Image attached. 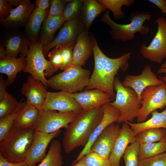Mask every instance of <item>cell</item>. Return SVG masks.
Masks as SVG:
<instances>
[{
	"label": "cell",
	"instance_id": "33",
	"mask_svg": "<svg viewBox=\"0 0 166 166\" xmlns=\"http://www.w3.org/2000/svg\"><path fill=\"white\" fill-rule=\"evenodd\" d=\"M166 144V138L156 142L140 144L138 153L139 160L165 153Z\"/></svg>",
	"mask_w": 166,
	"mask_h": 166
},
{
	"label": "cell",
	"instance_id": "27",
	"mask_svg": "<svg viewBox=\"0 0 166 166\" xmlns=\"http://www.w3.org/2000/svg\"><path fill=\"white\" fill-rule=\"evenodd\" d=\"M48 10H42L35 7L25 26L24 32L30 41L38 40L41 24L48 14Z\"/></svg>",
	"mask_w": 166,
	"mask_h": 166
},
{
	"label": "cell",
	"instance_id": "51",
	"mask_svg": "<svg viewBox=\"0 0 166 166\" xmlns=\"http://www.w3.org/2000/svg\"><path fill=\"white\" fill-rule=\"evenodd\" d=\"M165 153H166V146H165Z\"/></svg>",
	"mask_w": 166,
	"mask_h": 166
},
{
	"label": "cell",
	"instance_id": "48",
	"mask_svg": "<svg viewBox=\"0 0 166 166\" xmlns=\"http://www.w3.org/2000/svg\"><path fill=\"white\" fill-rule=\"evenodd\" d=\"M5 49L4 48V46L1 43L0 44V58L2 60L6 58L7 57Z\"/></svg>",
	"mask_w": 166,
	"mask_h": 166
},
{
	"label": "cell",
	"instance_id": "5",
	"mask_svg": "<svg viewBox=\"0 0 166 166\" xmlns=\"http://www.w3.org/2000/svg\"><path fill=\"white\" fill-rule=\"evenodd\" d=\"M90 71L72 65L47 80V87L69 94L82 92L88 85Z\"/></svg>",
	"mask_w": 166,
	"mask_h": 166
},
{
	"label": "cell",
	"instance_id": "20",
	"mask_svg": "<svg viewBox=\"0 0 166 166\" xmlns=\"http://www.w3.org/2000/svg\"><path fill=\"white\" fill-rule=\"evenodd\" d=\"M47 88L31 75L24 83L21 93L26 97V102L40 109L42 107L46 97Z\"/></svg>",
	"mask_w": 166,
	"mask_h": 166
},
{
	"label": "cell",
	"instance_id": "42",
	"mask_svg": "<svg viewBox=\"0 0 166 166\" xmlns=\"http://www.w3.org/2000/svg\"><path fill=\"white\" fill-rule=\"evenodd\" d=\"M0 166H31L25 162L14 163L9 162L0 155Z\"/></svg>",
	"mask_w": 166,
	"mask_h": 166
},
{
	"label": "cell",
	"instance_id": "29",
	"mask_svg": "<svg viewBox=\"0 0 166 166\" xmlns=\"http://www.w3.org/2000/svg\"><path fill=\"white\" fill-rule=\"evenodd\" d=\"M41 110L27 103L26 101L14 126L21 128L35 127Z\"/></svg>",
	"mask_w": 166,
	"mask_h": 166
},
{
	"label": "cell",
	"instance_id": "46",
	"mask_svg": "<svg viewBox=\"0 0 166 166\" xmlns=\"http://www.w3.org/2000/svg\"><path fill=\"white\" fill-rule=\"evenodd\" d=\"M157 73L158 74H164L166 76V62L163 63L158 69Z\"/></svg>",
	"mask_w": 166,
	"mask_h": 166
},
{
	"label": "cell",
	"instance_id": "6",
	"mask_svg": "<svg viewBox=\"0 0 166 166\" xmlns=\"http://www.w3.org/2000/svg\"><path fill=\"white\" fill-rule=\"evenodd\" d=\"M113 88L116 91L115 99L109 103L120 112L117 122H132L141 106L137 94L132 89L124 87L117 77L114 80Z\"/></svg>",
	"mask_w": 166,
	"mask_h": 166
},
{
	"label": "cell",
	"instance_id": "13",
	"mask_svg": "<svg viewBox=\"0 0 166 166\" xmlns=\"http://www.w3.org/2000/svg\"><path fill=\"white\" fill-rule=\"evenodd\" d=\"M42 109L58 111L61 113H79L82 109L69 93L61 91L54 92L47 91Z\"/></svg>",
	"mask_w": 166,
	"mask_h": 166
},
{
	"label": "cell",
	"instance_id": "4",
	"mask_svg": "<svg viewBox=\"0 0 166 166\" xmlns=\"http://www.w3.org/2000/svg\"><path fill=\"white\" fill-rule=\"evenodd\" d=\"M109 13V10L106 11L101 21L110 27V34L112 38L117 41L125 42L131 40L136 33L144 35L149 32L148 27L144 25V22L149 21L151 18V15L148 12L136 11L131 13L129 16L130 22L124 24L114 22L110 17Z\"/></svg>",
	"mask_w": 166,
	"mask_h": 166
},
{
	"label": "cell",
	"instance_id": "45",
	"mask_svg": "<svg viewBox=\"0 0 166 166\" xmlns=\"http://www.w3.org/2000/svg\"><path fill=\"white\" fill-rule=\"evenodd\" d=\"M9 85L6 80H5L2 74L0 76V99H1L6 92V89Z\"/></svg>",
	"mask_w": 166,
	"mask_h": 166
},
{
	"label": "cell",
	"instance_id": "38",
	"mask_svg": "<svg viewBox=\"0 0 166 166\" xmlns=\"http://www.w3.org/2000/svg\"><path fill=\"white\" fill-rule=\"evenodd\" d=\"M84 157L87 166H111L108 160L96 152H89Z\"/></svg>",
	"mask_w": 166,
	"mask_h": 166
},
{
	"label": "cell",
	"instance_id": "9",
	"mask_svg": "<svg viewBox=\"0 0 166 166\" xmlns=\"http://www.w3.org/2000/svg\"><path fill=\"white\" fill-rule=\"evenodd\" d=\"M158 28L149 45L142 44L140 52L145 58L153 62L160 64L166 58V20L163 17L158 18Z\"/></svg>",
	"mask_w": 166,
	"mask_h": 166
},
{
	"label": "cell",
	"instance_id": "21",
	"mask_svg": "<svg viewBox=\"0 0 166 166\" xmlns=\"http://www.w3.org/2000/svg\"><path fill=\"white\" fill-rule=\"evenodd\" d=\"M136 141L133 131L127 123H123L121 132L108 159L111 166H121V159L127 147Z\"/></svg>",
	"mask_w": 166,
	"mask_h": 166
},
{
	"label": "cell",
	"instance_id": "10",
	"mask_svg": "<svg viewBox=\"0 0 166 166\" xmlns=\"http://www.w3.org/2000/svg\"><path fill=\"white\" fill-rule=\"evenodd\" d=\"M78 113L74 112L61 113L42 109L35 126L36 130L43 132L51 133L61 128L66 129Z\"/></svg>",
	"mask_w": 166,
	"mask_h": 166
},
{
	"label": "cell",
	"instance_id": "37",
	"mask_svg": "<svg viewBox=\"0 0 166 166\" xmlns=\"http://www.w3.org/2000/svg\"><path fill=\"white\" fill-rule=\"evenodd\" d=\"M139 145L136 141L128 146L122 156L125 166H137L139 160L138 157Z\"/></svg>",
	"mask_w": 166,
	"mask_h": 166
},
{
	"label": "cell",
	"instance_id": "12",
	"mask_svg": "<svg viewBox=\"0 0 166 166\" xmlns=\"http://www.w3.org/2000/svg\"><path fill=\"white\" fill-rule=\"evenodd\" d=\"M59 129L51 133H46L36 130L32 143L28 149L25 162L32 166L42 161L45 157L46 148L51 141L61 133Z\"/></svg>",
	"mask_w": 166,
	"mask_h": 166
},
{
	"label": "cell",
	"instance_id": "35",
	"mask_svg": "<svg viewBox=\"0 0 166 166\" xmlns=\"http://www.w3.org/2000/svg\"><path fill=\"white\" fill-rule=\"evenodd\" d=\"M84 0H72L67 3L62 16L64 22L79 17L83 8Z\"/></svg>",
	"mask_w": 166,
	"mask_h": 166
},
{
	"label": "cell",
	"instance_id": "23",
	"mask_svg": "<svg viewBox=\"0 0 166 166\" xmlns=\"http://www.w3.org/2000/svg\"><path fill=\"white\" fill-rule=\"evenodd\" d=\"M74 44H65L56 46L49 52V61L55 72L64 70L72 65Z\"/></svg>",
	"mask_w": 166,
	"mask_h": 166
},
{
	"label": "cell",
	"instance_id": "40",
	"mask_svg": "<svg viewBox=\"0 0 166 166\" xmlns=\"http://www.w3.org/2000/svg\"><path fill=\"white\" fill-rule=\"evenodd\" d=\"M67 3V0H50V6L48 16H62Z\"/></svg>",
	"mask_w": 166,
	"mask_h": 166
},
{
	"label": "cell",
	"instance_id": "2",
	"mask_svg": "<svg viewBox=\"0 0 166 166\" xmlns=\"http://www.w3.org/2000/svg\"><path fill=\"white\" fill-rule=\"evenodd\" d=\"M102 106L88 110H82L66 128L62 140L64 151L71 152L79 147H84L103 115Z\"/></svg>",
	"mask_w": 166,
	"mask_h": 166
},
{
	"label": "cell",
	"instance_id": "24",
	"mask_svg": "<svg viewBox=\"0 0 166 166\" xmlns=\"http://www.w3.org/2000/svg\"><path fill=\"white\" fill-rule=\"evenodd\" d=\"M26 65V57L22 56L15 58L7 57L0 60V73L7 76L6 81L9 86L13 83L18 73L24 70Z\"/></svg>",
	"mask_w": 166,
	"mask_h": 166
},
{
	"label": "cell",
	"instance_id": "44",
	"mask_svg": "<svg viewBox=\"0 0 166 166\" xmlns=\"http://www.w3.org/2000/svg\"><path fill=\"white\" fill-rule=\"evenodd\" d=\"M148 1L158 7L163 13L166 14V0H149Z\"/></svg>",
	"mask_w": 166,
	"mask_h": 166
},
{
	"label": "cell",
	"instance_id": "25",
	"mask_svg": "<svg viewBox=\"0 0 166 166\" xmlns=\"http://www.w3.org/2000/svg\"><path fill=\"white\" fill-rule=\"evenodd\" d=\"M64 23L61 16H47L41 28L38 40L43 48L53 41L55 33Z\"/></svg>",
	"mask_w": 166,
	"mask_h": 166
},
{
	"label": "cell",
	"instance_id": "3",
	"mask_svg": "<svg viewBox=\"0 0 166 166\" xmlns=\"http://www.w3.org/2000/svg\"><path fill=\"white\" fill-rule=\"evenodd\" d=\"M36 130L35 127L21 128L14 126L9 135L0 142V155L10 162H24Z\"/></svg>",
	"mask_w": 166,
	"mask_h": 166
},
{
	"label": "cell",
	"instance_id": "31",
	"mask_svg": "<svg viewBox=\"0 0 166 166\" xmlns=\"http://www.w3.org/2000/svg\"><path fill=\"white\" fill-rule=\"evenodd\" d=\"M26 100L22 99L16 110L10 114L0 119V142L5 140L10 134L14 126L15 122Z\"/></svg>",
	"mask_w": 166,
	"mask_h": 166
},
{
	"label": "cell",
	"instance_id": "19",
	"mask_svg": "<svg viewBox=\"0 0 166 166\" xmlns=\"http://www.w3.org/2000/svg\"><path fill=\"white\" fill-rule=\"evenodd\" d=\"M35 6L30 0H23L19 6L13 9L7 18L0 20L1 25L8 29H17L26 26Z\"/></svg>",
	"mask_w": 166,
	"mask_h": 166
},
{
	"label": "cell",
	"instance_id": "26",
	"mask_svg": "<svg viewBox=\"0 0 166 166\" xmlns=\"http://www.w3.org/2000/svg\"><path fill=\"white\" fill-rule=\"evenodd\" d=\"M107 9L97 0H84L79 18L85 29L89 30L95 18Z\"/></svg>",
	"mask_w": 166,
	"mask_h": 166
},
{
	"label": "cell",
	"instance_id": "47",
	"mask_svg": "<svg viewBox=\"0 0 166 166\" xmlns=\"http://www.w3.org/2000/svg\"><path fill=\"white\" fill-rule=\"evenodd\" d=\"M23 0H6L7 3L11 6H16V7L19 6Z\"/></svg>",
	"mask_w": 166,
	"mask_h": 166
},
{
	"label": "cell",
	"instance_id": "22",
	"mask_svg": "<svg viewBox=\"0 0 166 166\" xmlns=\"http://www.w3.org/2000/svg\"><path fill=\"white\" fill-rule=\"evenodd\" d=\"M88 31L85 29L77 38L73 49V65L84 66L93 53L92 41Z\"/></svg>",
	"mask_w": 166,
	"mask_h": 166
},
{
	"label": "cell",
	"instance_id": "28",
	"mask_svg": "<svg viewBox=\"0 0 166 166\" xmlns=\"http://www.w3.org/2000/svg\"><path fill=\"white\" fill-rule=\"evenodd\" d=\"M149 119L140 123L126 122L134 132L135 135L141 131L150 128H162L166 130V108L161 112L157 110L151 113Z\"/></svg>",
	"mask_w": 166,
	"mask_h": 166
},
{
	"label": "cell",
	"instance_id": "11",
	"mask_svg": "<svg viewBox=\"0 0 166 166\" xmlns=\"http://www.w3.org/2000/svg\"><path fill=\"white\" fill-rule=\"evenodd\" d=\"M3 34L1 42L5 48L7 57L15 58L20 53L21 56L25 57L29 51L30 40L24 32L9 29Z\"/></svg>",
	"mask_w": 166,
	"mask_h": 166
},
{
	"label": "cell",
	"instance_id": "50",
	"mask_svg": "<svg viewBox=\"0 0 166 166\" xmlns=\"http://www.w3.org/2000/svg\"><path fill=\"white\" fill-rule=\"evenodd\" d=\"M160 78L164 82L166 83V76L160 77Z\"/></svg>",
	"mask_w": 166,
	"mask_h": 166
},
{
	"label": "cell",
	"instance_id": "36",
	"mask_svg": "<svg viewBox=\"0 0 166 166\" xmlns=\"http://www.w3.org/2000/svg\"><path fill=\"white\" fill-rule=\"evenodd\" d=\"M20 103L7 91L0 99V119L10 114L17 108Z\"/></svg>",
	"mask_w": 166,
	"mask_h": 166
},
{
	"label": "cell",
	"instance_id": "17",
	"mask_svg": "<svg viewBox=\"0 0 166 166\" xmlns=\"http://www.w3.org/2000/svg\"><path fill=\"white\" fill-rule=\"evenodd\" d=\"M82 110H92L111 102L113 98L109 94L98 89L85 90L70 94Z\"/></svg>",
	"mask_w": 166,
	"mask_h": 166
},
{
	"label": "cell",
	"instance_id": "16",
	"mask_svg": "<svg viewBox=\"0 0 166 166\" xmlns=\"http://www.w3.org/2000/svg\"><path fill=\"white\" fill-rule=\"evenodd\" d=\"M85 29L79 17L64 23L57 36L49 45L43 48L44 55L57 46L65 44H74L79 34Z\"/></svg>",
	"mask_w": 166,
	"mask_h": 166
},
{
	"label": "cell",
	"instance_id": "41",
	"mask_svg": "<svg viewBox=\"0 0 166 166\" xmlns=\"http://www.w3.org/2000/svg\"><path fill=\"white\" fill-rule=\"evenodd\" d=\"M13 9L6 0H0V19L7 18Z\"/></svg>",
	"mask_w": 166,
	"mask_h": 166
},
{
	"label": "cell",
	"instance_id": "30",
	"mask_svg": "<svg viewBox=\"0 0 166 166\" xmlns=\"http://www.w3.org/2000/svg\"><path fill=\"white\" fill-rule=\"evenodd\" d=\"M60 142L53 140L51 143L48 152L38 166H62L63 164Z\"/></svg>",
	"mask_w": 166,
	"mask_h": 166
},
{
	"label": "cell",
	"instance_id": "8",
	"mask_svg": "<svg viewBox=\"0 0 166 166\" xmlns=\"http://www.w3.org/2000/svg\"><path fill=\"white\" fill-rule=\"evenodd\" d=\"M140 101L141 106L136 116L137 123L146 121L150 114L166 106V83L146 88L141 94Z\"/></svg>",
	"mask_w": 166,
	"mask_h": 166
},
{
	"label": "cell",
	"instance_id": "15",
	"mask_svg": "<svg viewBox=\"0 0 166 166\" xmlns=\"http://www.w3.org/2000/svg\"><path fill=\"white\" fill-rule=\"evenodd\" d=\"M163 82L157 77L149 65H145L141 73L138 75H126L121 82L124 87L133 89L140 100L141 94L145 89L149 86L159 85Z\"/></svg>",
	"mask_w": 166,
	"mask_h": 166
},
{
	"label": "cell",
	"instance_id": "18",
	"mask_svg": "<svg viewBox=\"0 0 166 166\" xmlns=\"http://www.w3.org/2000/svg\"><path fill=\"white\" fill-rule=\"evenodd\" d=\"M102 107L104 113L101 122L92 133L86 145L80 152L76 159L73 162V165L89 152L91 146L102 131L110 124L117 122L118 120L120 112L118 110L109 103L103 105Z\"/></svg>",
	"mask_w": 166,
	"mask_h": 166
},
{
	"label": "cell",
	"instance_id": "49",
	"mask_svg": "<svg viewBox=\"0 0 166 166\" xmlns=\"http://www.w3.org/2000/svg\"><path fill=\"white\" fill-rule=\"evenodd\" d=\"M73 166H87L85 162L84 156Z\"/></svg>",
	"mask_w": 166,
	"mask_h": 166
},
{
	"label": "cell",
	"instance_id": "7",
	"mask_svg": "<svg viewBox=\"0 0 166 166\" xmlns=\"http://www.w3.org/2000/svg\"><path fill=\"white\" fill-rule=\"evenodd\" d=\"M29 51L26 57V65L23 72L30 74L37 80L41 82L46 88L47 80L55 72L49 61L45 57L43 47L38 41H30Z\"/></svg>",
	"mask_w": 166,
	"mask_h": 166
},
{
	"label": "cell",
	"instance_id": "1",
	"mask_svg": "<svg viewBox=\"0 0 166 166\" xmlns=\"http://www.w3.org/2000/svg\"><path fill=\"white\" fill-rule=\"evenodd\" d=\"M90 34L93 43L94 66L88 85L85 89H98L109 94L114 98L116 95L113 88L115 76L119 70L124 71L127 69L131 53H124L117 58L109 57L99 48L95 36L92 34Z\"/></svg>",
	"mask_w": 166,
	"mask_h": 166
},
{
	"label": "cell",
	"instance_id": "43",
	"mask_svg": "<svg viewBox=\"0 0 166 166\" xmlns=\"http://www.w3.org/2000/svg\"><path fill=\"white\" fill-rule=\"evenodd\" d=\"M36 7L42 10H47L50 6V0H36L34 3Z\"/></svg>",
	"mask_w": 166,
	"mask_h": 166
},
{
	"label": "cell",
	"instance_id": "34",
	"mask_svg": "<svg viewBox=\"0 0 166 166\" xmlns=\"http://www.w3.org/2000/svg\"><path fill=\"white\" fill-rule=\"evenodd\" d=\"M99 2L104 5L107 9L111 11L113 14L114 18L119 19L124 18L125 14L121 10V7L132 5L134 0H98Z\"/></svg>",
	"mask_w": 166,
	"mask_h": 166
},
{
	"label": "cell",
	"instance_id": "32",
	"mask_svg": "<svg viewBox=\"0 0 166 166\" xmlns=\"http://www.w3.org/2000/svg\"><path fill=\"white\" fill-rule=\"evenodd\" d=\"M135 137L136 141L140 144L156 142L166 138V130L162 128H149L136 134Z\"/></svg>",
	"mask_w": 166,
	"mask_h": 166
},
{
	"label": "cell",
	"instance_id": "39",
	"mask_svg": "<svg viewBox=\"0 0 166 166\" xmlns=\"http://www.w3.org/2000/svg\"><path fill=\"white\" fill-rule=\"evenodd\" d=\"M137 166H166L165 153L139 160Z\"/></svg>",
	"mask_w": 166,
	"mask_h": 166
},
{
	"label": "cell",
	"instance_id": "14",
	"mask_svg": "<svg viewBox=\"0 0 166 166\" xmlns=\"http://www.w3.org/2000/svg\"><path fill=\"white\" fill-rule=\"evenodd\" d=\"M121 130L119 124L114 123L108 126L96 139L89 152H96L108 160Z\"/></svg>",
	"mask_w": 166,
	"mask_h": 166
}]
</instances>
